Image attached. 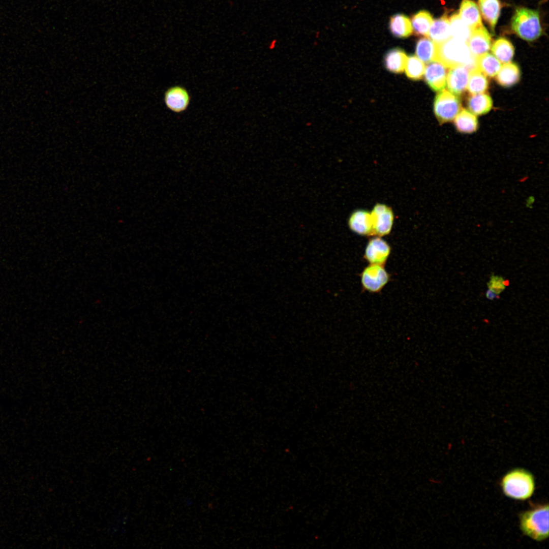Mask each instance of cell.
<instances>
[{"instance_id":"e0dca14e","label":"cell","mask_w":549,"mask_h":549,"mask_svg":"<svg viewBox=\"0 0 549 549\" xmlns=\"http://www.w3.org/2000/svg\"><path fill=\"white\" fill-rule=\"evenodd\" d=\"M407 56L405 51L399 48L389 50L384 57V65L389 71L394 73L403 72Z\"/></svg>"},{"instance_id":"7402d4cb","label":"cell","mask_w":549,"mask_h":549,"mask_svg":"<svg viewBox=\"0 0 549 549\" xmlns=\"http://www.w3.org/2000/svg\"><path fill=\"white\" fill-rule=\"evenodd\" d=\"M476 68L484 75L493 77L499 71L501 65L493 55L486 53L476 59Z\"/></svg>"},{"instance_id":"9c48e42d","label":"cell","mask_w":549,"mask_h":549,"mask_svg":"<svg viewBox=\"0 0 549 549\" xmlns=\"http://www.w3.org/2000/svg\"><path fill=\"white\" fill-rule=\"evenodd\" d=\"M191 96L188 90L181 85H174L168 88L164 94V102L166 107L176 113L186 111L190 103Z\"/></svg>"},{"instance_id":"603a6c76","label":"cell","mask_w":549,"mask_h":549,"mask_svg":"<svg viewBox=\"0 0 549 549\" xmlns=\"http://www.w3.org/2000/svg\"><path fill=\"white\" fill-rule=\"evenodd\" d=\"M492 105L491 98L485 94L472 95L468 100V108L475 115L487 113L491 109Z\"/></svg>"},{"instance_id":"5b68a950","label":"cell","mask_w":549,"mask_h":549,"mask_svg":"<svg viewBox=\"0 0 549 549\" xmlns=\"http://www.w3.org/2000/svg\"><path fill=\"white\" fill-rule=\"evenodd\" d=\"M363 290L378 293L390 280V274L384 265L369 264L359 274Z\"/></svg>"},{"instance_id":"83f0119b","label":"cell","mask_w":549,"mask_h":549,"mask_svg":"<svg viewBox=\"0 0 549 549\" xmlns=\"http://www.w3.org/2000/svg\"><path fill=\"white\" fill-rule=\"evenodd\" d=\"M405 68L407 76L413 80L421 79L425 71L424 63L414 55L407 57Z\"/></svg>"},{"instance_id":"8fae6325","label":"cell","mask_w":549,"mask_h":549,"mask_svg":"<svg viewBox=\"0 0 549 549\" xmlns=\"http://www.w3.org/2000/svg\"><path fill=\"white\" fill-rule=\"evenodd\" d=\"M348 225L350 230L361 236H373L371 212L363 209L353 211L350 215Z\"/></svg>"},{"instance_id":"3957f363","label":"cell","mask_w":549,"mask_h":549,"mask_svg":"<svg viewBox=\"0 0 549 549\" xmlns=\"http://www.w3.org/2000/svg\"><path fill=\"white\" fill-rule=\"evenodd\" d=\"M548 505L540 504L520 513V527L526 536L542 541L548 537Z\"/></svg>"},{"instance_id":"7a4b0ae2","label":"cell","mask_w":549,"mask_h":549,"mask_svg":"<svg viewBox=\"0 0 549 549\" xmlns=\"http://www.w3.org/2000/svg\"><path fill=\"white\" fill-rule=\"evenodd\" d=\"M502 491L506 497L516 500L529 499L535 490L533 475L524 468H514L507 472L500 482Z\"/></svg>"},{"instance_id":"6da1fadb","label":"cell","mask_w":549,"mask_h":549,"mask_svg":"<svg viewBox=\"0 0 549 549\" xmlns=\"http://www.w3.org/2000/svg\"><path fill=\"white\" fill-rule=\"evenodd\" d=\"M436 46V61L446 68L464 66L470 70L476 68V58L471 54L467 42L450 38Z\"/></svg>"},{"instance_id":"52a82bcc","label":"cell","mask_w":549,"mask_h":549,"mask_svg":"<svg viewBox=\"0 0 549 549\" xmlns=\"http://www.w3.org/2000/svg\"><path fill=\"white\" fill-rule=\"evenodd\" d=\"M373 236L382 237L388 235L392 228L394 214L392 208L382 203H377L371 211Z\"/></svg>"},{"instance_id":"d4e9b609","label":"cell","mask_w":549,"mask_h":549,"mask_svg":"<svg viewBox=\"0 0 549 549\" xmlns=\"http://www.w3.org/2000/svg\"><path fill=\"white\" fill-rule=\"evenodd\" d=\"M454 124L456 129L460 132L471 133L478 127L476 117L466 109H462L456 116Z\"/></svg>"},{"instance_id":"4316f807","label":"cell","mask_w":549,"mask_h":549,"mask_svg":"<svg viewBox=\"0 0 549 549\" xmlns=\"http://www.w3.org/2000/svg\"><path fill=\"white\" fill-rule=\"evenodd\" d=\"M451 38L467 42L472 29L461 19L459 14H453L449 19Z\"/></svg>"},{"instance_id":"f546056e","label":"cell","mask_w":549,"mask_h":549,"mask_svg":"<svg viewBox=\"0 0 549 549\" xmlns=\"http://www.w3.org/2000/svg\"><path fill=\"white\" fill-rule=\"evenodd\" d=\"M485 296L487 299L491 301L497 300L500 298V295L497 294L489 289L485 291Z\"/></svg>"},{"instance_id":"ac0fdd59","label":"cell","mask_w":549,"mask_h":549,"mask_svg":"<svg viewBox=\"0 0 549 549\" xmlns=\"http://www.w3.org/2000/svg\"><path fill=\"white\" fill-rule=\"evenodd\" d=\"M389 29L391 34L399 38H405L413 33L410 19L403 14H396L390 18Z\"/></svg>"},{"instance_id":"f1b7e54d","label":"cell","mask_w":549,"mask_h":549,"mask_svg":"<svg viewBox=\"0 0 549 549\" xmlns=\"http://www.w3.org/2000/svg\"><path fill=\"white\" fill-rule=\"evenodd\" d=\"M508 285V280H506L501 276L494 274L490 276V280L487 283L488 289L498 295L503 292Z\"/></svg>"},{"instance_id":"9a60e30c","label":"cell","mask_w":549,"mask_h":549,"mask_svg":"<svg viewBox=\"0 0 549 549\" xmlns=\"http://www.w3.org/2000/svg\"><path fill=\"white\" fill-rule=\"evenodd\" d=\"M429 37L436 44L451 38L449 20L446 14L433 21L429 32Z\"/></svg>"},{"instance_id":"8992f818","label":"cell","mask_w":549,"mask_h":549,"mask_svg":"<svg viewBox=\"0 0 549 549\" xmlns=\"http://www.w3.org/2000/svg\"><path fill=\"white\" fill-rule=\"evenodd\" d=\"M459 99L451 93L443 89L436 96L434 104L435 115L441 123L453 120L461 111Z\"/></svg>"},{"instance_id":"7c38bea8","label":"cell","mask_w":549,"mask_h":549,"mask_svg":"<svg viewBox=\"0 0 549 549\" xmlns=\"http://www.w3.org/2000/svg\"><path fill=\"white\" fill-rule=\"evenodd\" d=\"M446 67L438 61L428 64L424 71V79L430 88L435 91H441L445 88L447 77Z\"/></svg>"},{"instance_id":"ba28073f","label":"cell","mask_w":549,"mask_h":549,"mask_svg":"<svg viewBox=\"0 0 549 549\" xmlns=\"http://www.w3.org/2000/svg\"><path fill=\"white\" fill-rule=\"evenodd\" d=\"M391 251V247L387 241L381 237L375 236L368 241L363 258L369 264L385 265Z\"/></svg>"},{"instance_id":"ffe728a7","label":"cell","mask_w":549,"mask_h":549,"mask_svg":"<svg viewBox=\"0 0 549 549\" xmlns=\"http://www.w3.org/2000/svg\"><path fill=\"white\" fill-rule=\"evenodd\" d=\"M520 71L518 66L512 63H505L501 67L497 76L498 83L504 87L516 84L520 80Z\"/></svg>"},{"instance_id":"30bf717a","label":"cell","mask_w":549,"mask_h":549,"mask_svg":"<svg viewBox=\"0 0 549 549\" xmlns=\"http://www.w3.org/2000/svg\"><path fill=\"white\" fill-rule=\"evenodd\" d=\"M471 54L475 58L487 53L491 46V36L482 25L472 29L467 42Z\"/></svg>"},{"instance_id":"4fadbf2b","label":"cell","mask_w":549,"mask_h":549,"mask_svg":"<svg viewBox=\"0 0 549 549\" xmlns=\"http://www.w3.org/2000/svg\"><path fill=\"white\" fill-rule=\"evenodd\" d=\"M470 70L464 66L450 68L447 74L446 81L449 90L454 95H460L466 89Z\"/></svg>"},{"instance_id":"2e32d148","label":"cell","mask_w":549,"mask_h":549,"mask_svg":"<svg viewBox=\"0 0 549 549\" xmlns=\"http://www.w3.org/2000/svg\"><path fill=\"white\" fill-rule=\"evenodd\" d=\"M482 15L494 32L495 26L500 14L501 3L499 0H478Z\"/></svg>"},{"instance_id":"5bb4252c","label":"cell","mask_w":549,"mask_h":549,"mask_svg":"<svg viewBox=\"0 0 549 549\" xmlns=\"http://www.w3.org/2000/svg\"><path fill=\"white\" fill-rule=\"evenodd\" d=\"M459 15L471 29L482 25L477 5L472 0H462Z\"/></svg>"},{"instance_id":"44dd1931","label":"cell","mask_w":549,"mask_h":549,"mask_svg":"<svg viewBox=\"0 0 549 549\" xmlns=\"http://www.w3.org/2000/svg\"><path fill=\"white\" fill-rule=\"evenodd\" d=\"M436 44L427 37L419 39L416 44L415 53L422 62L429 63L436 60Z\"/></svg>"},{"instance_id":"277c9868","label":"cell","mask_w":549,"mask_h":549,"mask_svg":"<svg viewBox=\"0 0 549 549\" xmlns=\"http://www.w3.org/2000/svg\"><path fill=\"white\" fill-rule=\"evenodd\" d=\"M511 26L512 30L518 36L526 41H534L542 33L539 12L527 8L516 9Z\"/></svg>"},{"instance_id":"484cf974","label":"cell","mask_w":549,"mask_h":549,"mask_svg":"<svg viewBox=\"0 0 549 549\" xmlns=\"http://www.w3.org/2000/svg\"><path fill=\"white\" fill-rule=\"evenodd\" d=\"M488 85L486 77L477 68L470 71L467 87L471 94L474 95L483 93L487 90Z\"/></svg>"},{"instance_id":"cb8c5ba5","label":"cell","mask_w":549,"mask_h":549,"mask_svg":"<svg viewBox=\"0 0 549 549\" xmlns=\"http://www.w3.org/2000/svg\"><path fill=\"white\" fill-rule=\"evenodd\" d=\"M492 51L503 63H508L513 57L514 49L511 43L505 38H499L493 43Z\"/></svg>"},{"instance_id":"d6986e66","label":"cell","mask_w":549,"mask_h":549,"mask_svg":"<svg viewBox=\"0 0 549 549\" xmlns=\"http://www.w3.org/2000/svg\"><path fill=\"white\" fill-rule=\"evenodd\" d=\"M413 32L417 36H428L430 27L433 22L432 15L427 11L421 10L414 14L411 18Z\"/></svg>"}]
</instances>
